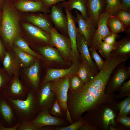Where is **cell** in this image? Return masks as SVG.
Listing matches in <instances>:
<instances>
[{"instance_id":"cell-22","label":"cell","mask_w":130,"mask_h":130,"mask_svg":"<svg viewBox=\"0 0 130 130\" xmlns=\"http://www.w3.org/2000/svg\"><path fill=\"white\" fill-rule=\"evenodd\" d=\"M34 48L37 50V52L44 58L45 60L46 59L61 63H65V61L60 52L52 46L47 45Z\"/></svg>"},{"instance_id":"cell-3","label":"cell","mask_w":130,"mask_h":130,"mask_svg":"<svg viewBox=\"0 0 130 130\" xmlns=\"http://www.w3.org/2000/svg\"><path fill=\"white\" fill-rule=\"evenodd\" d=\"M119 101L102 103L88 111L83 117L91 125L97 130H109L111 124L116 128V117L119 110L117 106Z\"/></svg>"},{"instance_id":"cell-31","label":"cell","mask_w":130,"mask_h":130,"mask_svg":"<svg viewBox=\"0 0 130 130\" xmlns=\"http://www.w3.org/2000/svg\"><path fill=\"white\" fill-rule=\"evenodd\" d=\"M69 83L70 88L76 93L81 91L84 85L80 79L76 74L70 76Z\"/></svg>"},{"instance_id":"cell-34","label":"cell","mask_w":130,"mask_h":130,"mask_svg":"<svg viewBox=\"0 0 130 130\" xmlns=\"http://www.w3.org/2000/svg\"><path fill=\"white\" fill-rule=\"evenodd\" d=\"M88 123L83 117H80L77 121L65 127H56L55 130H78L84 124Z\"/></svg>"},{"instance_id":"cell-51","label":"cell","mask_w":130,"mask_h":130,"mask_svg":"<svg viewBox=\"0 0 130 130\" xmlns=\"http://www.w3.org/2000/svg\"><path fill=\"white\" fill-rule=\"evenodd\" d=\"M126 70L128 74L130 76V66L126 67Z\"/></svg>"},{"instance_id":"cell-17","label":"cell","mask_w":130,"mask_h":130,"mask_svg":"<svg viewBox=\"0 0 130 130\" xmlns=\"http://www.w3.org/2000/svg\"><path fill=\"white\" fill-rule=\"evenodd\" d=\"M64 8L68 20L67 33L71 44L72 58L74 60L80 57L77 46V37L78 30L76 25V17L72 15L67 7Z\"/></svg>"},{"instance_id":"cell-48","label":"cell","mask_w":130,"mask_h":130,"mask_svg":"<svg viewBox=\"0 0 130 130\" xmlns=\"http://www.w3.org/2000/svg\"><path fill=\"white\" fill-rule=\"evenodd\" d=\"M130 104H129L124 109L122 113L121 114H122L125 116H127L130 113Z\"/></svg>"},{"instance_id":"cell-47","label":"cell","mask_w":130,"mask_h":130,"mask_svg":"<svg viewBox=\"0 0 130 130\" xmlns=\"http://www.w3.org/2000/svg\"><path fill=\"white\" fill-rule=\"evenodd\" d=\"M79 130H97L96 128L88 123L83 125L79 129Z\"/></svg>"},{"instance_id":"cell-43","label":"cell","mask_w":130,"mask_h":130,"mask_svg":"<svg viewBox=\"0 0 130 130\" xmlns=\"http://www.w3.org/2000/svg\"><path fill=\"white\" fill-rule=\"evenodd\" d=\"M119 37L117 34L111 33L104 37L103 39L104 41L108 44L114 45L116 42V39L117 38H119Z\"/></svg>"},{"instance_id":"cell-27","label":"cell","mask_w":130,"mask_h":130,"mask_svg":"<svg viewBox=\"0 0 130 130\" xmlns=\"http://www.w3.org/2000/svg\"><path fill=\"white\" fill-rule=\"evenodd\" d=\"M61 3L63 7H67L70 12L73 9H77L85 18H88L87 0H69Z\"/></svg>"},{"instance_id":"cell-6","label":"cell","mask_w":130,"mask_h":130,"mask_svg":"<svg viewBox=\"0 0 130 130\" xmlns=\"http://www.w3.org/2000/svg\"><path fill=\"white\" fill-rule=\"evenodd\" d=\"M70 76L50 81L51 89L54 92L62 111L65 113L67 117L70 116L67 104L68 92L70 88Z\"/></svg>"},{"instance_id":"cell-19","label":"cell","mask_w":130,"mask_h":130,"mask_svg":"<svg viewBox=\"0 0 130 130\" xmlns=\"http://www.w3.org/2000/svg\"><path fill=\"white\" fill-rule=\"evenodd\" d=\"M30 122L39 129L45 126H61L65 123L63 119L51 116L47 110L40 111L36 117Z\"/></svg>"},{"instance_id":"cell-46","label":"cell","mask_w":130,"mask_h":130,"mask_svg":"<svg viewBox=\"0 0 130 130\" xmlns=\"http://www.w3.org/2000/svg\"><path fill=\"white\" fill-rule=\"evenodd\" d=\"M123 9L130 12V0H121L119 10Z\"/></svg>"},{"instance_id":"cell-41","label":"cell","mask_w":130,"mask_h":130,"mask_svg":"<svg viewBox=\"0 0 130 130\" xmlns=\"http://www.w3.org/2000/svg\"><path fill=\"white\" fill-rule=\"evenodd\" d=\"M129 104H130V95L121 101H119L117 104V106L119 110L118 115L122 114L124 109Z\"/></svg>"},{"instance_id":"cell-18","label":"cell","mask_w":130,"mask_h":130,"mask_svg":"<svg viewBox=\"0 0 130 130\" xmlns=\"http://www.w3.org/2000/svg\"><path fill=\"white\" fill-rule=\"evenodd\" d=\"M77 46L82 61H85L97 74L99 72L97 66L91 58L87 42L84 37L78 32H77Z\"/></svg>"},{"instance_id":"cell-53","label":"cell","mask_w":130,"mask_h":130,"mask_svg":"<svg viewBox=\"0 0 130 130\" xmlns=\"http://www.w3.org/2000/svg\"><path fill=\"white\" fill-rule=\"evenodd\" d=\"M8 1L10 2H11L12 3V2H14V3H15L16 2H18L21 0H8Z\"/></svg>"},{"instance_id":"cell-35","label":"cell","mask_w":130,"mask_h":130,"mask_svg":"<svg viewBox=\"0 0 130 130\" xmlns=\"http://www.w3.org/2000/svg\"><path fill=\"white\" fill-rule=\"evenodd\" d=\"M114 48V45L108 44L102 41L99 46L98 50L105 58L109 57Z\"/></svg>"},{"instance_id":"cell-1","label":"cell","mask_w":130,"mask_h":130,"mask_svg":"<svg viewBox=\"0 0 130 130\" xmlns=\"http://www.w3.org/2000/svg\"><path fill=\"white\" fill-rule=\"evenodd\" d=\"M114 68L111 64L105 63L98 73L84 84L80 91L76 93L69 88L67 106L73 123L77 121L84 112L95 108L102 103L117 101L114 92L108 94L105 92L107 84Z\"/></svg>"},{"instance_id":"cell-26","label":"cell","mask_w":130,"mask_h":130,"mask_svg":"<svg viewBox=\"0 0 130 130\" xmlns=\"http://www.w3.org/2000/svg\"><path fill=\"white\" fill-rule=\"evenodd\" d=\"M13 46L20 50L39 58L43 62L45 61L44 58L32 49L21 35L16 38L14 41Z\"/></svg>"},{"instance_id":"cell-45","label":"cell","mask_w":130,"mask_h":130,"mask_svg":"<svg viewBox=\"0 0 130 130\" xmlns=\"http://www.w3.org/2000/svg\"><path fill=\"white\" fill-rule=\"evenodd\" d=\"M66 0H40L46 6L49 8L58 2L65 1Z\"/></svg>"},{"instance_id":"cell-42","label":"cell","mask_w":130,"mask_h":130,"mask_svg":"<svg viewBox=\"0 0 130 130\" xmlns=\"http://www.w3.org/2000/svg\"><path fill=\"white\" fill-rule=\"evenodd\" d=\"M51 108V113L52 114L57 116L62 114L63 111L56 98Z\"/></svg>"},{"instance_id":"cell-14","label":"cell","mask_w":130,"mask_h":130,"mask_svg":"<svg viewBox=\"0 0 130 130\" xmlns=\"http://www.w3.org/2000/svg\"><path fill=\"white\" fill-rule=\"evenodd\" d=\"M82 61L80 58L74 60L73 65L68 68L49 69L42 81L41 86L50 81L76 74Z\"/></svg>"},{"instance_id":"cell-32","label":"cell","mask_w":130,"mask_h":130,"mask_svg":"<svg viewBox=\"0 0 130 130\" xmlns=\"http://www.w3.org/2000/svg\"><path fill=\"white\" fill-rule=\"evenodd\" d=\"M106 5L104 12L110 13L112 15H115L119 10L121 0H106Z\"/></svg>"},{"instance_id":"cell-30","label":"cell","mask_w":130,"mask_h":130,"mask_svg":"<svg viewBox=\"0 0 130 130\" xmlns=\"http://www.w3.org/2000/svg\"><path fill=\"white\" fill-rule=\"evenodd\" d=\"M107 24L111 33L117 34L127 31L126 26L115 15L110 16L107 20Z\"/></svg>"},{"instance_id":"cell-44","label":"cell","mask_w":130,"mask_h":130,"mask_svg":"<svg viewBox=\"0 0 130 130\" xmlns=\"http://www.w3.org/2000/svg\"><path fill=\"white\" fill-rule=\"evenodd\" d=\"M7 50L0 37V61L2 62Z\"/></svg>"},{"instance_id":"cell-21","label":"cell","mask_w":130,"mask_h":130,"mask_svg":"<svg viewBox=\"0 0 130 130\" xmlns=\"http://www.w3.org/2000/svg\"><path fill=\"white\" fill-rule=\"evenodd\" d=\"M15 8L23 12H41L50 13L49 8L45 6L41 1L30 0H21L13 4Z\"/></svg>"},{"instance_id":"cell-12","label":"cell","mask_w":130,"mask_h":130,"mask_svg":"<svg viewBox=\"0 0 130 130\" xmlns=\"http://www.w3.org/2000/svg\"><path fill=\"white\" fill-rule=\"evenodd\" d=\"M75 11L76 16V21L78 25V31L84 37L90 47L97 27V24L91 16H88L86 19L76 10Z\"/></svg>"},{"instance_id":"cell-50","label":"cell","mask_w":130,"mask_h":130,"mask_svg":"<svg viewBox=\"0 0 130 130\" xmlns=\"http://www.w3.org/2000/svg\"><path fill=\"white\" fill-rule=\"evenodd\" d=\"M3 0H0V11H2V5Z\"/></svg>"},{"instance_id":"cell-8","label":"cell","mask_w":130,"mask_h":130,"mask_svg":"<svg viewBox=\"0 0 130 130\" xmlns=\"http://www.w3.org/2000/svg\"><path fill=\"white\" fill-rule=\"evenodd\" d=\"M0 130H17L19 124L6 98L0 92Z\"/></svg>"},{"instance_id":"cell-36","label":"cell","mask_w":130,"mask_h":130,"mask_svg":"<svg viewBox=\"0 0 130 130\" xmlns=\"http://www.w3.org/2000/svg\"><path fill=\"white\" fill-rule=\"evenodd\" d=\"M118 94L115 95L116 99H121L130 95V80L125 82L121 87Z\"/></svg>"},{"instance_id":"cell-29","label":"cell","mask_w":130,"mask_h":130,"mask_svg":"<svg viewBox=\"0 0 130 130\" xmlns=\"http://www.w3.org/2000/svg\"><path fill=\"white\" fill-rule=\"evenodd\" d=\"M97 74L85 61H82L79 69L76 75L85 84L92 79Z\"/></svg>"},{"instance_id":"cell-55","label":"cell","mask_w":130,"mask_h":130,"mask_svg":"<svg viewBox=\"0 0 130 130\" xmlns=\"http://www.w3.org/2000/svg\"></svg>"},{"instance_id":"cell-15","label":"cell","mask_w":130,"mask_h":130,"mask_svg":"<svg viewBox=\"0 0 130 130\" xmlns=\"http://www.w3.org/2000/svg\"><path fill=\"white\" fill-rule=\"evenodd\" d=\"M63 7L61 3L59 2L52 5L51 6V13L49 15L52 22L54 24V28L68 37L67 18L63 11Z\"/></svg>"},{"instance_id":"cell-11","label":"cell","mask_w":130,"mask_h":130,"mask_svg":"<svg viewBox=\"0 0 130 130\" xmlns=\"http://www.w3.org/2000/svg\"><path fill=\"white\" fill-rule=\"evenodd\" d=\"M51 42L60 53L64 59L69 61L72 58L71 45L69 38L59 33L55 28L50 30Z\"/></svg>"},{"instance_id":"cell-38","label":"cell","mask_w":130,"mask_h":130,"mask_svg":"<svg viewBox=\"0 0 130 130\" xmlns=\"http://www.w3.org/2000/svg\"><path fill=\"white\" fill-rule=\"evenodd\" d=\"M12 77L7 74L3 68L0 67V90L8 84Z\"/></svg>"},{"instance_id":"cell-10","label":"cell","mask_w":130,"mask_h":130,"mask_svg":"<svg viewBox=\"0 0 130 130\" xmlns=\"http://www.w3.org/2000/svg\"><path fill=\"white\" fill-rule=\"evenodd\" d=\"M125 62L123 61L120 63L113 71L105 88V94L119 91L125 80L130 78V76L126 71Z\"/></svg>"},{"instance_id":"cell-49","label":"cell","mask_w":130,"mask_h":130,"mask_svg":"<svg viewBox=\"0 0 130 130\" xmlns=\"http://www.w3.org/2000/svg\"><path fill=\"white\" fill-rule=\"evenodd\" d=\"M109 129L110 130H117L116 128L114 127L111 124H110L109 126Z\"/></svg>"},{"instance_id":"cell-5","label":"cell","mask_w":130,"mask_h":130,"mask_svg":"<svg viewBox=\"0 0 130 130\" xmlns=\"http://www.w3.org/2000/svg\"><path fill=\"white\" fill-rule=\"evenodd\" d=\"M37 58L31 66L26 68H21L19 72V78L29 91L37 92L40 85V64Z\"/></svg>"},{"instance_id":"cell-33","label":"cell","mask_w":130,"mask_h":130,"mask_svg":"<svg viewBox=\"0 0 130 130\" xmlns=\"http://www.w3.org/2000/svg\"><path fill=\"white\" fill-rule=\"evenodd\" d=\"M115 15L125 25L127 29H130V11L120 9L117 12Z\"/></svg>"},{"instance_id":"cell-16","label":"cell","mask_w":130,"mask_h":130,"mask_svg":"<svg viewBox=\"0 0 130 130\" xmlns=\"http://www.w3.org/2000/svg\"><path fill=\"white\" fill-rule=\"evenodd\" d=\"M110 15L109 13L104 12L100 15L97 21V27L92 39L90 48L98 50L99 46L102 41L103 39L111 34L107 24V20Z\"/></svg>"},{"instance_id":"cell-40","label":"cell","mask_w":130,"mask_h":130,"mask_svg":"<svg viewBox=\"0 0 130 130\" xmlns=\"http://www.w3.org/2000/svg\"><path fill=\"white\" fill-rule=\"evenodd\" d=\"M115 120L127 128H130V118L122 114L118 115L115 118Z\"/></svg>"},{"instance_id":"cell-2","label":"cell","mask_w":130,"mask_h":130,"mask_svg":"<svg viewBox=\"0 0 130 130\" xmlns=\"http://www.w3.org/2000/svg\"><path fill=\"white\" fill-rule=\"evenodd\" d=\"M15 8L12 3L3 0L0 37L7 51L12 49L14 40L21 35L20 17Z\"/></svg>"},{"instance_id":"cell-37","label":"cell","mask_w":130,"mask_h":130,"mask_svg":"<svg viewBox=\"0 0 130 130\" xmlns=\"http://www.w3.org/2000/svg\"><path fill=\"white\" fill-rule=\"evenodd\" d=\"M89 49L91 58L94 60L98 70L99 71H100L104 66V61L95 49L90 48Z\"/></svg>"},{"instance_id":"cell-28","label":"cell","mask_w":130,"mask_h":130,"mask_svg":"<svg viewBox=\"0 0 130 130\" xmlns=\"http://www.w3.org/2000/svg\"><path fill=\"white\" fill-rule=\"evenodd\" d=\"M12 49L20 62L22 68H26L30 66L38 58L20 50L13 46Z\"/></svg>"},{"instance_id":"cell-23","label":"cell","mask_w":130,"mask_h":130,"mask_svg":"<svg viewBox=\"0 0 130 130\" xmlns=\"http://www.w3.org/2000/svg\"><path fill=\"white\" fill-rule=\"evenodd\" d=\"M87 5L88 16L97 23L100 15L105 12L106 0H87Z\"/></svg>"},{"instance_id":"cell-20","label":"cell","mask_w":130,"mask_h":130,"mask_svg":"<svg viewBox=\"0 0 130 130\" xmlns=\"http://www.w3.org/2000/svg\"><path fill=\"white\" fill-rule=\"evenodd\" d=\"M2 62L3 68L10 76L19 74L22 68L20 62L12 49L7 51Z\"/></svg>"},{"instance_id":"cell-39","label":"cell","mask_w":130,"mask_h":130,"mask_svg":"<svg viewBox=\"0 0 130 130\" xmlns=\"http://www.w3.org/2000/svg\"><path fill=\"white\" fill-rule=\"evenodd\" d=\"M39 128L30 122L24 121L20 122L17 130H39Z\"/></svg>"},{"instance_id":"cell-4","label":"cell","mask_w":130,"mask_h":130,"mask_svg":"<svg viewBox=\"0 0 130 130\" xmlns=\"http://www.w3.org/2000/svg\"><path fill=\"white\" fill-rule=\"evenodd\" d=\"M6 98L18 122H30L39 112L36 100V92L35 91H30L25 100Z\"/></svg>"},{"instance_id":"cell-7","label":"cell","mask_w":130,"mask_h":130,"mask_svg":"<svg viewBox=\"0 0 130 130\" xmlns=\"http://www.w3.org/2000/svg\"><path fill=\"white\" fill-rule=\"evenodd\" d=\"M23 27L27 33V36L22 37L32 48L49 45L52 46L50 33L31 24L24 23Z\"/></svg>"},{"instance_id":"cell-54","label":"cell","mask_w":130,"mask_h":130,"mask_svg":"<svg viewBox=\"0 0 130 130\" xmlns=\"http://www.w3.org/2000/svg\"><path fill=\"white\" fill-rule=\"evenodd\" d=\"M30 0L37 1H39L40 0Z\"/></svg>"},{"instance_id":"cell-24","label":"cell","mask_w":130,"mask_h":130,"mask_svg":"<svg viewBox=\"0 0 130 130\" xmlns=\"http://www.w3.org/2000/svg\"><path fill=\"white\" fill-rule=\"evenodd\" d=\"M26 19L35 26L49 33L51 29L53 27L49 15L33 14L27 16Z\"/></svg>"},{"instance_id":"cell-25","label":"cell","mask_w":130,"mask_h":130,"mask_svg":"<svg viewBox=\"0 0 130 130\" xmlns=\"http://www.w3.org/2000/svg\"><path fill=\"white\" fill-rule=\"evenodd\" d=\"M111 55L114 56H130V36H127L116 42Z\"/></svg>"},{"instance_id":"cell-52","label":"cell","mask_w":130,"mask_h":130,"mask_svg":"<svg viewBox=\"0 0 130 130\" xmlns=\"http://www.w3.org/2000/svg\"><path fill=\"white\" fill-rule=\"evenodd\" d=\"M2 11H0V26L2 17Z\"/></svg>"},{"instance_id":"cell-9","label":"cell","mask_w":130,"mask_h":130,"mask_svg":"<svg viewBox=\"0 0 130 130\" xmlns=\"http://www.w3.org/2000/svg\"><path fill=\"white\" fill-rule=\"evenodd\" d=\"M29 91L22 83L18 74L13 75L8 84L0 90L6 98L22 100L26 98Z\"/></svg>"},{"instance_id":"cell-13","label":"cell","mask_w":130,"mask_h":130,"mask_svg":"<svg viewBox=\"0 0 130 130\" xmlns=\"http://www.w3.org/2000/svg\"><path fill=\"white\" fill-rule=\"evenodd\" d=\"M36 98L39 111L49 110L55 101L56 97L51 89L50 81L40 87L36 92Z\"/></svg>"}]
</instances>
